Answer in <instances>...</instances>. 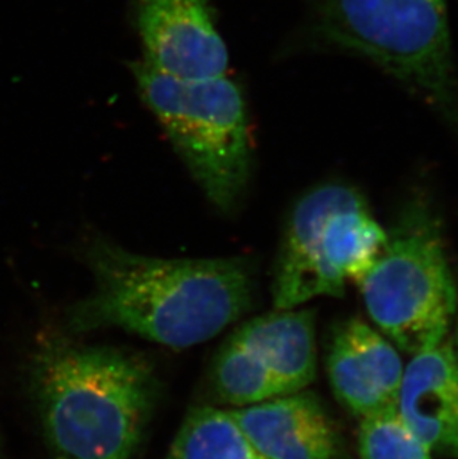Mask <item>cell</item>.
Instances as JSON below:
<instances>
[{"label":"cell","instance_id":"6da1fadb","mask_svg":"<svg viewBox=\"0 0 458 459\" xmlns=\"http://www.w3.org/2000/svg\"><path fill=\"white\" fill-rule=\"evenodd\" d=\"M85 257L94 284L67 312L69 334L117 327L185 350L217 336L255 299V269L244 257L164 259L100 237Z\"/></svg>","mask_w":458,"mask_h":459},{"label":"cell","instance_id":"7a4b0ae2","mask_svg":"<svg viewBox=\"0 0 458 459\" xmlns=\"http://www.w3.org/2000/svg\"><path fill=\"white\" fill-rule=\"evenodd\" d=\"M29 388L51 459H136L158 391L142 356L57 332L36 343Z\"/></svg>","mask_w":458,"mask_h":459},{"label":"cell","instance_id":"3957f363","mask_svg":"<svg viewBox=\"0 0 458 459\" xmlns=\"http://www.w3.org/2000/svg\"><path fill=\"white\" fill-rule=\"evenodd\" d=\"M308 40L380 67L458 135V76L446 0H316Z\"/></svg>","mask_w":458,"mask_h":459},{"label":"cell","instance_id":"277c9868","mask_svg":"<svg viewBox=\"0 0 458 459\" xmlns=\"http://www.w3.org/2000/svg\"><path fill=\"white\" fill-rule=\"evenodd\" d=\"M143 103L160 122L204 195L222 212L244 200L253 169L251 121L242 87L219 78H170L133 65Z\"/></svg>","mask_w":458,"mask_h":459},{"label":"cell","instance_id":"5b68a950","mask_svg":"<svg viewBox=\"0 0 458 459\" xmlns=\"http://www.w3.org/2000/svg\"><path fill=\"white\" fill-rule=\"evenodd\" d=\"M357 286L372 323L403 352L415 356L448 338L458 290L427 200L417 196L402 208Z\"/></svg>","mask_w":458,"mask_h":459},{"label":"cell","instance_id":"8992f818","mask_svg":"<svg viewBox=\"0 0 458 459\" xmlns=\"http://www.w3.org/2000/svg\"><path fill=\"white\" fill-rule=\"evenodd\" d=\"M387 239L364 194L346 182L305 192L286 221L276 271V309L303 307L321 296L341 298L359 284Z\"/></svg>","mask_w":458,"mask_h":459},{"label":"cell","instance_id":"52a82bcc","mask_svg":"<svg viewBox=\"0 0 458 459\" xmlns=\"http://www.w3.org/2000/svg\"><path fill=\"white\" fill-rule=\"evenodd\" d=\"M133 9L151 69L185 81L226 74L229 52L208 0H133Z\"/></svg>","mask_w":458,"mask_h":459},{"label":"cell","instance_id":"ba28073f","mask_svg":"<svg viewBox=\"0 0 458 459\" xmlns=\"http://www.w3.org/2000/svg\"><path fill=\"white\" fill-rule=\"evenodd\" d=\"M329 384L342 408L357 418L398 404L402 359L393 343L360 318L333 332L326 357Z\"/></svg>","mask_w":458,"mask_h":459},{"label":"cell","instance_id":"9c48e42d","mask_svg":"<svg viewBox=\"0 0 458 459\" xmlns=\"http://www.w3.org/2000/svg\"><path fill=\"white\" fill-rule=\"evenodd\" d=\"M238 424L265 459H338L339 436L319 395L296 391L233 409Z\"/></svg>","mask_w":458,"mask_h":459},{"label":"cell","instance_id":"30bf717a","mask_svg":"<svg viewBox=\"0 0 458 459\" xmlns=\"http://www.w3.org/2000/svg\"><path fill=\"white\" fill-rule=\"evenodd\" d=\"M398 408L428 451L458 459V356L450 339L412 356Z\"/></svg>","mask_w":458,"mask_h":459},{"label":"cell","instance_id":"8fae6325","mask_svg":"<svg viewBox=\"0 0 458 459\" xmlns=\"http://www.w3.org/2000/svg\"><path fill=\"white\" fill-rule=\"evenodd\" d=\"M233 334L271 373L281 395L305 390L316 379V316L312 309H274L242 323Z\"/></svg>","mask_w":458,"mask_h":459},{"label":"cell","instance_id":"7c38bea8","mask_svg":"<svg viewBox=\"0 0 458 459\" xmlns=\"http://www.w3.org/2000/svg\"><path fill=\"white\" fill-rule=\"evenodd\" d=\"M167 459H265L231 411L201 406L186 415Z\"/></svg>","mask_w":458,"mask_h":459},{"label":"cell","instance_id":"4fadbf2b","mask_svg":"<svg viewBox=\"0 0 458 459\" xmlns=\"http://www.w3.org/2000/svg\"><path fill=\"white\" fill-rule=\"evenodd\" d=\"M210 386L221 403L235 409L281 395L271 373L233 333L213 359Z\"/></svg>","mask_w":458,"mask_h":459},{"label":"cell","instance_id":"5bb4252c","mask_svg":"<svg viewBox=\"0 0 458 459\" xmlns=\"http://www.w3.org/2000/svg\"><path fill=\"white\" fill-rule=\"evenodd\" d=\"M360 459H433L398 404L360 418Z\"/></svg>","mask_w":458,"mask_h":459},{"label":"cell","instance_id":"9a60e30c","mask_svg":"<svg viewBox=\"0 0 458 459\" xmlns=\"http://www.w3.org/2000/svg\"><path fill=\"white\" fill-rule=\"evenodd\" d=\"M455 316H457V323H455V347L458 348V304L457 312H455Z\"/></svg>","mask_w":458,"mask_h":459}]
</instances>
